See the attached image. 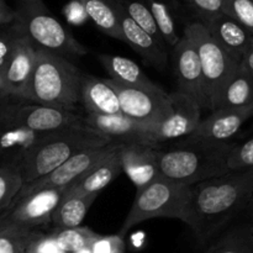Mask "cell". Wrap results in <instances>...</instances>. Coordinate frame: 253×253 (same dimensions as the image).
Listing matches in <instances>:
<instances>
[{
  "label": "cell",
  "instance_id": "1",
  "mask_svg": "<svg viewBox=\"0 0 253 253\" xmlns=\"http://www.w3.org/2000/svg\"><path fill=\"white\" fill-rule=\"evenodd\" d=\"M253 195V170L229 172L192 185L188 226L202 246L209 244Z\"/></svg>",
  "mask_w": 253,
  "mask_h": 253
},
{
  "label": "cell",
  "instance_id": "2",
  "mask_svg": "<svg viewBox=\"0 0 253 253\" xmlns=\"http://www.w3.org/2000/svg\"><path fill=\"white\" fill-rule=\"evenodd\" d=\"M232 142L210 143L184 137L175 142L158 146V168L163 177L184 185L229 173L227 156Z\"/></svg>",
  "mask_w": 253,
  "mask_h": 253
},
{
  "label": "cell",
  "instance_id": "3",
  "mask_svg": "<svg viewBox=\"0 0 253 253\" xmlns=\"http://www.w3.org/2000/svg\"><path fill=\"white\" fill-rule=\"evenodd\" d=\"M111 142L113 141L110 138L83 125V123L46 133V136L32 147L20 165L19 170L22 183L30 184L49 174L82 151L100 147Z\"/></svg>",
  "mask_w": 253,
  "mask_h": 253
},
{
  "label": "cell",
  "instance_id": "4",
  "mask_svg": "<svg viewBox=\"0 0 253 253\" xmlns=\"http://www.w3.org/2000/svg\"><path fill=\"white\" fill-rule=\"evenodd\" d=\"M82 74L69 59L37 48L26 101L77 111Z\"/></svg>",
  "mask_w": 253,
  "mask_h": 253
},
{
  "label": "cell",
  "instance_id": "5",
  "mask_svg": "<svg viewBox=\"0 0 253 253\" xmlns=\"http://www.w3.org/2000/svg\"><path fill=\"white\" fill-rule=\"evenodd\" d=\"M15 20L35 47L69 59L88 53L68 29L49 11L43 0H17Z\"/></svg>",
  "mask_w": 253,
  "mask_h": 253
},
{
  "label": "cell",
  "instance_id": "6",
  "mask_svg": "<svg viewBox=\"0 0 253 253\" xmlns=\"http://www.w3.org/2000/svg\"><path fill=\"white\" fill-rule=\"evenodd\" d=\"M190 190V185L173 182L160 174L142 189L136 190L130 211L118 235L123 237L136 225L157 217L178 219L188 225Z\"/></svg>",
  "mask_w": 253,
  "mask_h": 253
},
{
  "label": "cell",
  "instance_id": "7",
  "mask_svg": "<svg viewBox=\"0 0 253 253\" xmlns=\"http://www.w3.org/2000/svg\"><path fill=\"white\" fill-rule=\"evenodd\" d=\"M183 35L187 36L197 48L204 79L208 110L211 111L220 90L239 68L240 62L232 58L200 22L193 21L185 25Z\"/></svg>",
  "mask_w": 253,
  "mask_h": 253
},
{
  "label": "cell",
  "instance_id": "8",
  "mask_svg": "<svg viewBox=\"0 0 253 253\" xmlns=\"http://www.w3.org/2000/svg\"><path fill=\"white\" fill-rule=\"evenodd\" d=\"M78 111L6 99L0 101V119L22 126L32 132L48 133L82 124Z\"/></svg>",
  "mask_w": 253,
  "mask_h": 253
},
{
  "label": "cell",
  "instance_id": "9",
  "mask_svg": "<svg viewBox=\"0 0 253 253\" xmlns=\"http://www.w3.org/2000/svg\"><path fill=\"white\" fill-rule=\"evenodd\" d=\"M64 189H44L30 194L16 195L6 211L0 216V221L40 231L51 227L52 214L61 200Z\"/></svg>",
  "mask_w": 253,
  "mask_h": 253
},
{
  "label": "cell",
  "instance_id": "10",
  "mask_svg": "<svg viewBox=\"0 0 253 253\" xmlns=\"http://www.w3.org/2000/svg\"><path fill=\"white\" fill-rule=\"evenodd\" d=\"M120 142H111L109 145L100 146V147H94L90 150L82 151L77 153L73 157L59 166L58 168L51 172L49 174L30 183L24 184L17 193V195L30 194V193L39 192L44 189H64L68 185H71L74 180L88 172L89 169L98 165L99 162L110 156L115 151L120 148Z\"/></svg>",
  "mask_w": 253,
  "mask_h": 253
},
{
  "label": "cell",
  "instance_id": "11",
  "mask_svg": "<svg viewBox=\"0 0 253 253\" xmlns=\"http://www.w3.org/2000/svg\"><path fill=\"white\" fill-rule=\"evenodd\" d=\"M108 79L116 91L121 114L137 123L153 127L160 124L170 111V95L167 91L156 93L145 89L126 86Z\"/></svg>",
  "mask_w": 253,
  "mask_h": 253
},
{
  "label": "cell",
  "instance_id": "12",
  "mask_svg": "<svg viewBox=\"0 0 253 253\" xmlns=\"http://www.w3.org/2000/svg\"><path fill=\"white\" fill-rule=\"evenodd\" d=\"M170 111L160 124L150 127L155 145L177 141L189 136L202 120V108L189 95L180 91L170 93Z\"/></svg>",
  "mask_w": 253,
  "mask_h": 253
},
{
  "label": "cell",
  "instance_id": "13",
  "mask_svg": "<svg viewBox=\"0 0 253 253\" xmlns=\"http://www.w3.org/2000/svg\"><path fill=\"white\" fill-rule=\"evenodd\" d=\"M172 49L178 91L194 99L202 110H208L202 67L194 43L183 35Z\"/></svg>",
  "mask_w": 253,
  "mask_h": 253
},
{
  "label": "cell",
  "instance_id": "14",
  "mask_svg": "<svg viewBox=\"0 0 253 253\" xmlns=\"http://www.w3.org/2000/svg\"><path fill=\"white\" fill-rule=\"evenodd\" d=\"M253 105L247 108H221L202 118L198 127L187 136L193 141L210 143H227L235 137L247 120L252 119Z\"/></svg>",
  "mask_w": 253,
  "mask_h": 253
},
{
  "label": "cell",
  "instance_id": "15",
  "mask_svg": "<svg viewBox=\"0 0 253 253\" xmlns=\"http://www.w3.org/2000/svg\"><path fill=\"white\" fill-rule=\"evenodd\" d=\"M36 51L35 44L25 34L17 40L14 52L2 71L7 94L12 100L26 101L36 62Z\"/></svg>",
  "mask_w": 253,
  "mask_h": 253
},
{
  "label": "cell",
  "instance_id": "16",
  "mask_svg": "<svg viewBox=\"0 0 253 253\" xmlns=\"http://www.w3.org/2000/svg\"><path fill=\"white\" fill-rule=\"evenodd\" d=\"M83 125L98 131L113 142L120 143H148L155 145L151 141L150 126L137 123L123 114L115 115H99V114H85L82 118Z\"/></svg>",
  "mask_w": 253,
  "mask_h": 253
},
{
  "label": "cell",
  "instance_id": "17",
  "mask_svg": "<svg viewBox=\"0 0 253 253\" xmlns=\"http://www.w3.org/2000/svg\"><path fill=\"white\" fill-rule=\"evenodd\" d=\"M158 146L148 143H123L120 160L123 172L126 173L136 190L152 182L161 174L158 168Z\"/></svg>",
  "mask_w": 253,
  "mask_h": 253
},
{
  "label": "cell",
  "instance_id": "18",
  "mask_svg": "<svg viewBox=\"0 0 253 253\" xmlns=\"http://www.w3.org/2000/svg\"><path fill=\"white\" fill-rule=\"evenodd\" d=\"M120 22L124 42L127 43L136 53L140 54L147 63L158 69H163L168 64V46L165 42L155 39L152 35L146 32L136 25L127 15L125 14L120 5L111 0Z\"/></svg>",
  "mask_w": 253,
  "mask_h": 253
},
{
  "label": "cell",
  "instance_id": "19",
  "mask_svg": "<svg viewBox=\"0 0 253 253\" xmlns=\"http://www.w3.org/2000/svg\"><path fill=\"white\" fill-rule=\"evenodd\" d=\"M204 26L212 39L237 62H241L242 57L253 47V35L229 15H219Z\"/></svg>",
  "mask_w": 253,
  "mask_h": 253
},
{
  "label": "cell",
  "instance_id": "20",
  "mask_svg": "<svg viewBox=\"0 0 253 253\" xmlns=\"http://www.w3.org/2000/svg\"><path fill=\"white\" fill-rule=\"evenodd\" d=\"M46 133H37L0 119V165L20 167L27 153Z\"/></svg>",
  "mask_w": 253,
  "mask_h": 253
},
{
  "label": "cell",
  "instance_id": "21",
  "mask_svg": "<svg viewBox=\"0 0 253 253\" xmlns=\"http://www.w3.org/2000/svg\"><path fill=\"white\" fill-rule=\"evenodd\" d=\"M81 103L85 109V114H121L119 96L108 79H100L90 74H82Z\"/></svg>",
  "mask_w": 253,
  "mask_h": 253
},
{
  "label": "cell",
  "instance_id": "22",
  "mask_svg": "<svg viewBox=\"0 0 253 253\" xmlns=\"http://www.w3.org/2000/svg\"><path fill=\"white\" fill-rule=\"evenodd\" d=\"M98 59L104 69L108 72L109 79H113L116 83H120L126 86H132V88L156 91V93L166 91L160 85L153 83L138 64L126 57L100 53L98 54Z\"/></svg>",
  "mask_w": 253,
  "mask_h": 253
},
{
  "label": "cell",
  "instance_id": "23",
  "mask_svg": "<svg viewBox=\"0 0 253 253\" xmlns=\"http://www.w3.org/2000/svg\"><path fill=\"white\" fill-rule=\"evenodd\" d=\"M98 195L64 189L63 195L52 214L51 230L73 229L81 226Z\"/></svg>",
  "mask_w": 253,
  "mask_h": 253
},
{
  "label": "cell",
  "instance_id": "24",
  "mask_svg": "<svg viewBox=\"0 0 253 253\" xmlns=\"http://www.w3.org/2000/svg\"><path fill=\"white\" fill-rule=\"evenodd\" d=\"M121 173H123V166H121L120 148H119L98 165L94 166L91 169L84 173L82 177L74 180L66 189L81 192L84 194H99Z\"/></svg>",
  "mask_w": 253,
  "mask_h": 253
},
{
  "label": "cell",
  "instance_id": "25",
  "mask_svg": "<svg viewBox=\"0 0 253 253\" xmlns=\"http://www.w3.org/2000/svg\"><path fill=\"white\" fill-rule=\"evenodd\" d=\"M252 105L253 78L240 66L220 90L212 110L221 108L240 109Z\"/></svg>",
  "mask_w": 253,
  "mask_h": 253
},
{
  "label": "cell",
  "instance_id": "26",
  "mask_svg": "<svg viewBox=\"0 0 253 253\" xmlns=\"http://www.w3.org/2000/svg\"><path fill=\"white\" fill-rule=\"evenodd\" d=\"M157 25L163 41L168 47H174L183 35L179 26L182 22V6L179 0H146Z\"/></svg>",
  "mask_w": 253,
  "mask_h": 253
},
{
  "label": "cell",
  "instance_id": "27",
  "mask_svg": "<svg viewBox=\"0 0 253 253\" xmlns=\"http://www.w3.org/2000/svg\"><path fill=\"white\" fill-rule=\"evenodd\" d=\"M86 16L103 34L124 42L120 22L111 0H78Z\"/></svg>",
  "mask_w": 253,
  "mask_h": 253
},
{
  "label": "cell",
  "instance_id": "28",
  "mask_svg": "<svg viewBox=\"0 0 253 253\" xmlns=\"http://www.w3.org/2000/svg\"><path fill=\"white\" fill-rule=\"evenodd\" d=\"M207 253H253L252 224L236 225L222 234Z\"/></svg>",
  "mask_w": 253,
  "mask_h": 253
},
{
  "label": "cell",
  "instance_id": "29",
  "mask_svg": "<svg viewBox=\"0 0 253 253\" xmlns=\"http://www.w3.org/2000/svg\"><path fill=\"white\" fill-rule=\"evenodd\" d=\"M41 232L0 221V253H27Z\"/></svg>",
  "mask_w": 253,
  "mask_h": 253
},
{
  "label": "cell",
  "instance_id": "30",
  "mask_svg": "<svg viewBox=\"0 0 253 253\" xmlns=\"http://www.w3.org/2000/svg\"><path fill=\"white\" fill-rule=\"evenodd\" d=\"M115 1L120 5L121 9L136 25H138L141 29L152 35L155 39L165 42L146 0H115Z\"/></svg>",
  "mask_w": 253,
  "mask_h": 253
},
{
  "label": "cell",
  "instance_id": "31",
  "mask_svg": "<svg viewBox=\"0 0 253 253\" xmlns=\"http://www.w3.org/2000/svg\"><path fill=\"white\" fill-rule=\"evenodd\" d=\"M57 245L67 253H76L79 250L89 246L98 234L89 227L78 226L73 229L51 230Z\"/></svg>",
  "mask_w": 253,
  "mask_h": 253
},
{
  "label": "cell",
  "instance_id": "32",
  "mask_svg": "<svg viewBox=\"0 0 253 253\" xmlns=\"http://www.w3.org/2000/svg\"><path fill=\"white\" fill-rule=\"evenodd\" d=\"M22 185L24 183L19 168L0 165V216L6 211Z\"/></svg>",
  "mask_w": 253,
  "mask_h": 253
},
{
  "label": "cell",
  "instance_id": "33",
  "mask_svg": "<svg viewBox=\"0 0 253 253\" xmlns=\"http://www.w3.org/2000/svg\"><path fill=\"white\" fill-rule=\"evenodd\" d=\"M230 172L253 170V135L240 143H234L227 156Z\"/></svg>",
  "mask_w": 253,
  "mask_h": 253
},
{
  "label": "cell",
  "instance_id": "34",
  "mask_svg": "<svg viewBox=\"0 0 253 253\" xmlns=\"http://www.w3.org/2000/svg\"><path fill=\"white\" fill-rule=\"evenodd\" d=\"M226 0H185L188 7L195 21L205 25L214 17L225 14Z\"/></svg>",
  "mask_w": 253,
  "mask_h": 253
},
{
  "label": "cell",
  "instance_id": "35",
  "mask_svg": "<svg viewBox=\"0 0 253 253\" xmlns=\"http://www.w3.org/2000/svg\"><path fill=\"white\" fill-rule=\"evenodd\" d=\"M24 35L16 22L0 26V72L4 71L7 61L14 52L17 40Z\"/></svg>",
  "mask_w": 253,
  "mask_h": 253
},
{
  "label": "cell",
  "instance_id": "36",
  "mask_svg": "<svg viewBox=\"0 0 253 253\" xmlns=\"http://www.w3.org/2000/svg\"><path fill=\"white\" fill-rule=\"evenodd\" d=\"M225 14L240 22L253 35V0H226Z\"/></svg>",
  "mask_w": 253,
  "mask_h": 253
},
{
  "label": "cell",
  "instance_id": "37",
  "mask_svg": "<svg viewBox=\"0 0 253 253\" xmlns=\"http://www.w3.org/2000/svg\"><path fill=\"white\" fill-rule=\"evenodd\" d=\"M91 253H125V244L120 235H96L89 245Z\"/></svg>",
  "mask_w": 253,
  "mask_h": 253
},
{
  "label": "cell",
  "instance_id": "38",
  "mask_svg": "<svg viewBox=\"0 0 253 253\" xmlns=\"http://www.w3.org/2000/svg\"><path fill=\"white\" fill-rule=\"evenodd\" d=\"M27 253H67L64 252L61 247L57 245L56 240H54L52 231L43 232L40 234L34 241V244L30 246Z\"/></svg>",
  "mask_w": 253,
  "mask_h": 253
},
{
  "label": "cell",
  "instance_id": "39",
  "mask_svg": "<svg viewBox=\"0 0 253 253\" xmlns=\"http://www.w3.org/2000/svg\"><path fill=\"white\" fill-rule=\"evenodd\" d=\"M15 20L14 10L10 9L5 0H0V26L12 24Z\"/></svg>",
  "mask_w": 253,
  "mask_h": 253
},
{
  "label": "cell",
  "instance_id": "40",
  "mask_svg": "<svg viewBox=\"0 0 253 253\" xmlns=\"http://www.w3.org/2000/svg\"><path fill=\"white\" fill-rule=\"evenodd\" d=\"M240 66L253 78V47L242 57L241 62H240Z\"/></svg>",
  "mask_w": 253,
  "mask_h": 253
},
{
  "label": "cell",
  "instance_id": "41",
  "mask_svg": "<svg viewBox=\"0 0 253 253\" xmlns=\"http://www.w3.org/2000/svg\"><path fill=\"white\" fill-rule=\"evenodd\" d=\"M9 98V94H7L6 86H5L4 77H2V72H0V101H4Z\"/></svg>",
  "mask_w": 253,
  "mask_h": 253
},
{
  "label": "cell",
  "instance_id": "42",
  "mask_svg": "<svg viewBox=\"0 0 253 253\" xmlns=\"http://www.w3.org/2000/svg\"><path fill=\"white\" fill-rule=\"evenodd\" d=\"M247 209H249V211H250V216H251V219H252V226H253V195H252V199H251V202H250V204H249V207H247Z\"/></svg>",
  "mask_w": 253,
  "mask_h": 253
},
{
  "label": "cell",
  "instance_id": "43",
  "mask_svg": "<svg viewBox=\"0 0 253 253\" xmlns=\"http://www.w3.org/2000/svg\"><path fill=\"white\" fill-rule=\"evenodd\" d=\"M252 120H253V115H252ZM252 130H253V121H252Z\"/></svg>",
  "mask_w": 253,
  "mask_h": 253
}]
</instances>
